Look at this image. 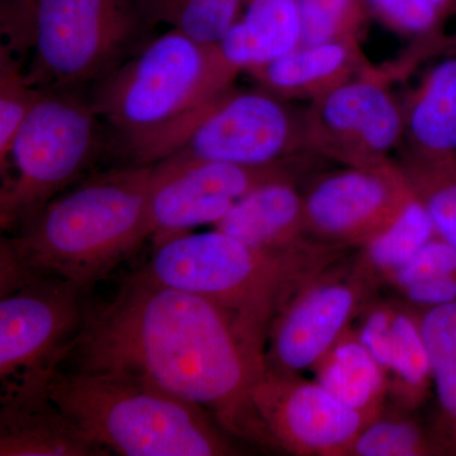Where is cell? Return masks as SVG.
Segmentation results:
<instances>
[{
  "label": "cell",
  "mask_w": 456,
  "mask_h": 456,
  "mask_svg": "<svg viewBox=\"0 0 456 456\" xmlns=\"http://www.w3.org/2000/svg\"><path fill=\"white\" fill-rule=\"evenodd\" d=\"M66 364V371L152 384L206 408L231 436L273 446L251 398L266 356L220 308L142 269L126 279L112 301L88 311L60 368Z\"/></svg>",
  "instance_id": "1"
},
{
  "label": "cell",
  "mask_w": 456,
  "mask_h": 456,
  "mask_svg": "<svg viewBox=\"0 0 456 456\" xmlns=\"http://www.w3.org/2000/svg\"><path fill=\"white\" fill-rule=\"evenodd\" d=\"M236 77L217 47L169 29L149 38L88 95L128 164L154 165L178 150Z\"/></svg>",
  "instance_id": "2"
},
{
  "label": "cell",
  "mask_w": 456,
  "mask_h": 456,
  "mask_svg": "<svg viewBox=\"0 0 456 456\" xmlns=\"http://www.w3.org/2000/svg\"><path fill=\"white\" fill-rule=\"evenodd\" d=\"M152 167H113L66 189L7 239L17 259L89 289L151 237Z\"/></svg>",
  "instance_id": "3"
},
{
  "label": "cell",
  "mask_w": 456,
  "mask_h": 456,
  "mask_svg": "<svg viewBox=\"0 0 456 456\" xmlns=\"http://www.w3.org/2000/svg\"><path fill=\"white\" fill-rule=\"evenodd\" d=\"M342 250L318 241L294 251L263 250L215 228L158 242L142 270L159 283L211 302L266 356L270 327L281 305L308 279L335 265Z\"/></svg>",
  "instance_id": "4"
},
{
  "label": "cell",
  "mask_w": 456,
  "mask_h": 456,
  "mask_svg": "<svg viewBox=\"0 0 456 456\" xmlns=\"http://www.w3.org/2000/svg\"><path fill=\"white\" fill-rule=\"evenodd\" d=\"M155 26L142 0H2L3 46L40 89L83 90L116 70Z\"/></svg>",
  "instance_id": "5"
},
{
  "label": "cell",
  "mask_w": 456,
  "mask_h": 456,
  "mask_svg": "<svg viewBox=\"0 0 456 456\" xmlns=\"http://www.w3.org/2000/svg\"><path fill=\"white\" fill-rule=\"evenodd\" d=\"M47 392L90 440L118 455L239 454L231 435L206 408L152 384L116 374L57 370Z\"/></svg>",
  "instance_id": "6"
},
{
  "label": "cell",
  "mask_w": 456,
  "mask_h": 456,
  "mask_svg": "<svg viewBox=\"0 0 456 456\" xmlns=\"http://www.w3.org/2000/svg\"><path fill=\"white\" fill-rule=\"evenodd\" d=\"M107 128L82 90H46L0 160V224L25 226L50 200L86 178Z\"/></svg>",
  "instance_id": "7"
},
{
  "label": "cell",
  "mask_w": 456,
  "mask_h": 456,
  "mask_svg": "<svg viewBox=\"0 0 456 456\" xmlns=\"http://www.w3.org/2000/svg\"><path fill=\"white\" fill-rule=\"evenodd\" d=\"M83 288L35 275L0 296L2 392L47 388L86 322Z\"/></svg>",
  "instance_id": "8"
},
{
  "label": "cell",
  "mask_w": 456,
  "mask_h": 456,
  "mask_svg": "<svg viewBox=\"0 0 456 456\" xmlns=\"http://www.w3.org/2000/svg\"><path fill=\"white\" fill-rule=\"evenodd\" d=\"M310 151L305 112L259 88L231 86L209 106L170 156L248 167L290 163Z\"/></svg>",
  "instance_id": "9"
},
{
  "label": "cell",
  "mask_w": 456,
  "mask_h": 456,
  "mask_svg": "<svg viewBox=\"0 0 456 456\" xmlns=\"http://www.w3.org/2000/svg\"><path fill=\"white\" fill-rule=\"evenodd\" d=\"M305 158L248 167L169 156L152 167L150 226L155 244L193 228L213 224L255 189L273 180L296 178Z\"/></svg>",
  "instance_id": "10"
},
{
  "label": "cell",
  "mask_w": 456,
  "mask_h": 456,
  "mask_svg": "<svg viewBox=\"0 0 456 456\" xmlns=\"http://www.w3.org/2000/svg\"><path fill=\"white\" fill-rule=\"evenodd\" d=\"M307 145L314 155L344 165L391 160L403 139V106L386 74L371 66L358 77L312 102L305 110Z\"/></svg>",
  "instance_id": "11"
},
{
  "label": "cell",
  "mask_w": 456,
  "mask_h": 456,
  "mask_svg": "<svg viewBox=\"0 0 456 456\" xmlns=\"http://www.w3.org/2000/svg\"><path fill=\"white\" fill-rule=\"evenodd\" d=\"M413 194L401 165L392 160L321 174L303 191L308 235L360 248L398 217Z\"/></svg>",
  "instance_id": "12"
},
{
  "label": "cell",
  "mask_w": 456,
  "mask_h": 456,
  "mask_svg": "<svg viewBox=\"0 0 456 456\" xmlns=\"http://www.w3.org/2000/svg\"><path fill=\"white\" fill-rule=\"evenodd\" d=\"M373 281L359 264L353 270L335 264L297 288L270 327L266 365L290 374L314 369L365 310Z\"/></svg>",
  "instance_id": "13"
},
{
  "label": "cell",
  "mask_w": 456,
  "mask_h": 456,
  "mask_svg": "<svg viewBox=\"0 0 456 456\" xmlns=\"http://www.w3.org/2000/svg\"><path fill=\"white\" fill-rule=\"evenodd\" d=\"M251 398L273 446L302 456H344L367 417L301 374L266 367Z\"/></svg>",
  "instance_id": "14"
},
{
  "label": "cell",
  "mask_w": 456,
  "mask_h": 456,
  "mask_svg": "<svg viewBox=\"0 0 456 456\" xmlns=\"http://www.w3.org/2000/svg\"><path fill=\"white\" fill-rule=\"evenodd\" d=\"M407 176L456 173V55L432 65L403 104Z\"/></svg>",
  "instance_id": "15"
},
{
  "label": "cell",
  "mask_w": 456,
  "mask_h": 456,
  "mask_svg": "<svg viewBox=\"0 0 456 456\" xmlns=\"http://www.w3.org/2000/svg\"><path fill=\"white\" fill-rule=\"evenodd\" d=\"M89 439L51 399L47 388L2 392L0 455H110Z\"/></svg>",
  "instance_id": "16"
},
{
  "label": "cell",
  "mask_w": 456,
  "mask_h": 456,
  "mask_svg": "<svg viewBox=\"0 0 456 456\" xmlns=\"http://www.w3.org/2000/svg\"><path fill=\"white\" fill-rule=\"evenodd\" d=\"M216 230L253 248L268 251H294L307 248L303 191L296 178L273 180L241 198Z\"/></svg>",
  "instance_id": "17"
},
{
  "label": "cell",
  "mask_w": 456,
  "mask_h": 456,
  "mask_svg": "<svg viewBox=\"0 0 456 456\" xmlns=\"http://www.w3.org/2000/svg\"><path fill=\"white\" fill-rule=\"evenodd\" d=\"M368 66L359 41H340L299 45L248 74L259 88L275 97L312 103L358 77Z\"/></svg>",
  "instance_id": "18"
},
{
  "label": "cell",
  "mask_w": 456,
  "mask_h": 456,
  "mask_svg": "<svg viewBox=\"0 0 456 456\" xmlns=\"http://www.w3.org/2000/svg\"><path fill=\"white\" fill-rule=\"evenodd\" d=\"M240 14L216 47L232 73L254 70L301 45L297 0H245Z\"/></svg>",
  "instance_id": "19"
},
{
  "label": "cell",
  "mask_w": 456,
  "mask_h": 456,
  "mask_svg": "<svg viewBox=\"0 0 456 456\" xmlns=\"http://www.w3.org/2000/svg\"><path fill=\"white\" fill-rule=\"evenodd\" d=\"M316 380L335 397L362 413L369 422L383 412L388 395L386 371L347 329L314 367Z\"/></svg>",
  "instance_id": "20"
},
{
  "label": "cell",
  "mask_w": 456,
  "mask_h": 456,
  "mask_svg": "<svg viewBox=\"0 0 456 456\" xmlns=\"http://www.w3.org/2000/svg\"><path fill=\"white\" fill-rule=\"evenodd\" d=\"M416 311L437 399L436 421L432 430L444 454L456 455V302Z\"/></svg>",
  "instance_id": "21"
},
{
  "label": "cell",
  "mask_w": 456,
  "mask_h": 456,
  "mask_svg": "<svg viewBox=\"0 0 456 456\" xmlns=\"http://www.w3.org/2000/svg\"><path fill=\"white\" fill-rule=\"evenodd\" d=\"M388 380V395L407 411L421 406L432 389L430 358L419 314L410 305L395 308Z\"/></svg>",
  "instance_id": "22"
},
{
  "label": "cell",
  "mask_w": 456,
  "mask_h": 456,
  "mask_svg": "<svg viewBox=\"0 0 456 456\" xmlns=\"http://www.w3.org/2000/svg\"><path fill=\"white\" fill-rule=\"evenodd\" d=\"M436 235L430 213L415 193L386 230L360 248L359 266L371 281H387Z\"/></svg>",
  "instance_id": "23"
},
{
  "label": "cell",
  "mask_w": 456,
  "mask_h": 456,
  "mask_svg": "<svg viewBox=\"0 0 456 456\" xmlns=\"http://www.w3.org/2000/svg\"><path fill=\"white\" fill-rule=\"evenodd\" d=\"M155 25L164 23L191 40L216 46L241 13L245 0H142Z\"/></svg>",
  "instance_id": "24"
},
{
  "label": "cell",
  "mask_w": 456,
  "mask_h": 456,
  "mask_svg": "<svg viewBox=\"0 0 456 456\" xmlns=\"http://www.w3.org/2000/svg\"><path fill=\"white\" fill-rule=\"evenodd\" d=\"M445 455L434 430L402 412H386L364 426L344 456Z\"/></svg>",
  "instance_id": "25"
},
{
  "label": "cell",
  "mask_w": 456,
  "mask_h": 456,
  "mask_svg": "<svg viewBox=\"0 0 456 456\" xmlns=\"http://www.w3.org/2000/svg\"><path fill=\"white\" fill-rule=\"evenodd\" d=\"M45 89L29 82L23 62L8 47L0 49V160Z\"/></svg>",
  "instance_id": "26"
},
{
  "label": "cell",
  "mask_w": 456,
  "mask_h": 456,
  "mask_svg": "<svg viewBox=\"0 0 456 456\" xmlns=\"http://www.w3.org/2000/svg\"><path fill=\"white\" fill-rule=\"evenodd\" d=\"M301 45L358 41L364 23L359 0H297Z\"/></svg>",
  "instance_id": "27"
},
{
  "label": "cell",
  "mask_w": 456,
  "mask_h": 456,
  "mask_svg": "<svg viewBox=\"0 0 456 456\" xmlns=\"http://www.w3.org/2000/svg\"><path fill=\"white\" fill-rule=\"evenodd\" d=\"M407 179L430 213L437 236L456 250V173L407 176Z\"/></svg>",
  "instance_id": "28"
},
{
  "label": "cell",
  "mask_w": 456,
  "mask_h": 456,
  "mask_svg": "<svg viewBox=\"0 0 456 456\" xmlns=\"http://www.w3.org/2000/svg\"><path fill=\"white\" fill-rule=\"evenodd\" d=\"M455 274L456 250L436 235L387 281L399 290L416 281Z\"/></svg>",
  "instance_id": "29"
},
{
  "label": "cell",
  "mask_w": 456,
  "mask_h": 456,
  "mask_svg": "<svg viewBox=\"0 0 456 456\" xmlns=\"http://www.w3.org/2000/svg\"><path fill=\"white\" fill-rule=\"evenodd\" d=\"M387 25L404 35L430 33L439 22L441 12L430 0H367Z\"/></svg>",
  "instance_id": "30"
},
{
  "label": "cell",
  "mask_w": 456,
  "mask_h": 456,
  "mask_svg": "<svg viewBox=\"0 0 456 456\" xmlns=\"http://www.w3.org/2000/svg\"><path fill=\"white\" fill-rule=\"evenodd\" d=\"M395 308L397 305L391 303H369L356 331L362 346L373 356L387 375L392 362L393 321Z\"/></svg>",
  "instance_id": "31"
},
{
  "label": "cell",
  "mask_w": 456,
  "mask_h": 456,
  "mask_svg": "<svg viewBox=\"0 0 456 456\" xmlns=\"http://www.w3.org/2000/svg\"><path fill=\"white\" fill-rule=\"evenodd\" d=\"M430 2L435 7L439 9L440 12H443L446 5H448L449 0H430Z\"/></svg>",
  "instance_id": "32"
},
{
  "label": "cell",
  "mask_w": 456,
  "mask_h": 456,
  "mask_svg": "<svg viewBox=\"0 0 456 456\" xmlns=\"http://www.w3.org/2000/svg\"><path fill=\"white\" fill-rule=\"evenodd\" d=\"M454 42H455V45H456V38H455V41H454Z\"/></svg>",
  "instance_id": "33"
}]
</instances>
